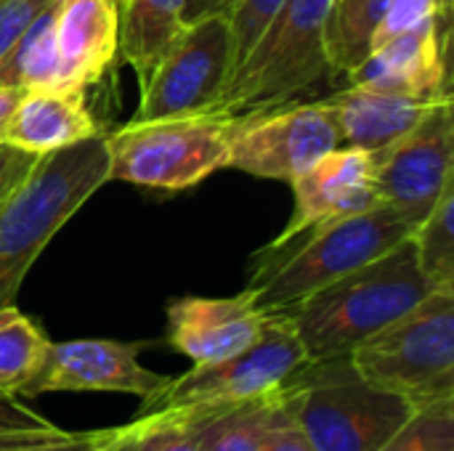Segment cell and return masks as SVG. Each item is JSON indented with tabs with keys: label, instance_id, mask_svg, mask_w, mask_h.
<instances>
[{
	"label": "cell",
	"instance_id": "ac0fdd59",
	"mask_svg": "<svg viewBox=\"0 0 454 451\" xmlns=\"http://www.w3.org/2000/svg\"><path fill=\"white\" fill-rule=\"evenodd\" d=\"M322 101L335 120L340 146H354L364 152H380L391 146L396 138L410 133L436 104L356 85H346L343 90Z\"/></svg>",
	"mask_w": 454,
	"mask_h": 451
},
{
	"label": "cell",
	"instance_id": "3957f363",
	"mask_svg": "<svg viewBox=\"0 0 454 451\" xmlns=\"http://www.w3.org/2000/svg\"><path fill=\"white\" fill-rule=\"evenodd\" d=\"M415 223L388 202H378L362 213L327 221L309 229L298 239L266 250L282 258H261L247 290L263 314L285 311L325 284L372 263L399 242L415 234Z\"/></svg>",
	"mask_w": 454,
	"mask_h": 451
},
{
	"label": "cell",
	"instance_id": "9a60e30c",
	"mask_svg": "<svg viewBox=\"0 0 454 451\" xmlns=\"http://www.w3.org/2000/svg\"><path fill=\"white\" fill-rule=\"evenodd\" d=\"M165 316L168 346L192 364H213L245 351L266 324V314L255 306L250 290L231 298H176L168 303Z\"/></svg>",
	"mask_w": 454,
	"mask_h": 451
},
{
	"label": "cell",
	"instance_id": "7c38bea8",
	"mask_svg": "<svg viewBox=\"0 0 454 451\" xmlns=\"http://www.w3.org/2000/svg\"><path fill=\"white\" fill-rule=\"evenodd\" d=\"M141 343L120 340H67L51 343L45 362L35 380L21 391L19 399H35L59 391H106L130 393L141 401L162 388L168 380L138 362Z\"/></svg>",
	"mask_w": 454,
	"mask_h": 451
},
{
	"label": "cell",
	"instance_id": "cb8c5ba5",
	"mask_svg": "<svg viewBox=\"0 0 454 451\" xmlns=\"http://www.w3.org/2000/svg\"><path fill=\"white\" fill-rule=\"evenodd\" d=\"M0 451H88V433H69L19 399H0Z\"/></svg>",
	"mask_w": 454,
	"mask_h": 451
},
{
	"label": "cell",
	"instance_id": "8992f818",
	"mask_svg": "<svg viewBox=\"0 0 454 451\" xmlns=\"http://www.w3.org/2000/svg\"><path fill=\"white\" fill-rule=\"evenodd\" d=\"M335 0H285L253 51L234 69L215 112L247 114L282 106L330 77L325 27Z\"/></svg>",
	"mask_w": 454,
	"mask_h": 451
},
{
	"label": "cell",
	"instance_id": "7a4b0ae2",
	"mask_svg": "<svg viewBox=\"0 0 454 451\" xmlns=\"http://www.w3.org/2000/svg\"><path fill=\"white\" fill-rule=\"evenodd\" d=\"M104 183H109L104 133L40 157L0 205V306L13 303L40 253Z\"/></svg>",
	"mask_w": 454,
	"mask_h": 451
},
{
	"label": "cell",
	"instance_id": "e0dca14e",
	"mask_svg": "<svg viewBox=\"0 0 454 451\" xmlns=\"http://www.w3.org/2000/svg\"><path fill=\"white\" fill-rule=\"evenodd\" d=\"M98 133L101 130L85 106L82 90L29 88L19 93L16 106L3 122L0 144L32 154H48Z\"/></svg>",
	"mask_w": 454,
	"mask_h": 451
},
{
	"label": "cell",
	"instance_id": "603a6c76",
	"mask_svg": "<svg viewBox=\"0 0 454 451\" xmlns=\"http://www.w3.org/2000/svg\"><path fill=\"white\" fill-rule=\"evenodd\" d=\"M51 340L13 303L0 306V399H19L40 372Z\"/></svg>",
	"mask_w": 454,
	"mask_h": 451
},
{
	"label": "cell",
	"instance_id": "9c48e42d",
	"mask_svg": "<svg viewBox=\"0 0 454 451\" xmlns=\"http://www.w3.org/2000/svg\"><path fill=\"white\" fill-rule=\"evenodd\" d=\"M303 343L287 314H266L263 332L245 351L213 362L194 364L178 377H168L160 391L141 401V412L178 407H215L255 399L279 388L295 369L306 364Z\"/></svg>",
	"mask_w": 454,
	"mask_h": 451
},
{
	"label": "cell",
	"instance_id": "d4e9b609",
	"mask_svg": "<svg viewBox=\"0 0 454 451\" xmlns=\"http://www.w3.org/2000/svg\"><path fill=\"white\" fill-rule=\"evenodd\" d=\"M454 178L444 186L434 210L418 223L412 239L423 276L434 290L454 287Z\"/></svg>",
	"mask_w": 454,
	"mask_h": 451
},
{
	"label": "cell",
	"instance_id": "f546056e",
	"mask_svg": "<svg viewBox=\"0 0 454 451\" xmlns=\"http://www.w3.org/2000/svg\"><path fill=\"white\" fill-rule=\"evenodd\" d=\"M450 8H452V0H391L386 13H383V21L372 37V48L388 43L391 37L423 24L431 16H439Z\"/></svg>",
	"mask_w": 454,
	"mask_h": 451
},
{
	"label": "cell",
	"instance_id": "4fadbf2b",
	"mask_svg": "<svg viewBox=\"0 0 454 451\" xmlns=\"http://www.w3.org/2000/svg\"><path fill=\"white\" fill-rule=\"evenodd\" d=\"M450 66V11L372 48L364 61L346 74L348 85L380 93L442 101L452 98L447 82Z\"/></svg>",
	"mask_w": 454,
	"mask_h": 451
},
{
	"label": "cell",
	"instance_id": "83f0119b",
	"mask_svg": "<svg viewBox=\"0 0 454 451\" xmlns=\"http://www.w3.org/2000/svg\"><path fill=\"white\" fill-rule=\"evenodd\" d=\"M285 0H229L226 16L234 32V51H237V66L242 58L253 51L258 37L266 32L269 21L279 11Z\"/></svg>",
	"mask_w": 454,
	"mask_h": 451
},
{
	"label": "cell",
	"instance_id": "2e32d148",
	"mask_svg": "<svg viewBox=\"0 0 454 451\" xmlns=\"http://www.w3.org/2000/svg\"><path fill=\"white\" fill-rule=\"evenodd\" d=\"M53 37L61 88L85 93L120 51V0H56Z\"/></svg>",
	"mask_w": 454,
	"mask_h": 451
},
{
	"label": "cell",
	"instance_id": "f1b7e54d",
	"mask_svg": "<svg viewBox=\"0 0 454 451\" xmlns=\"http://www.w3.org/2000/svg\"><path fill=\"white\" fill-rule=\"evenodd\" d=\"M261 451H314L306 431L301 428L298 415H295V399H293L287 380L279 385V396L271 409Z\"/></svg>",
	"mask_w": 454,
	"mask_h": 451
},
{
	"label": "cell",
	"instance_id": "30bf717a",
	"mask_svg": "<svg viewBox=\"0 0 454 451\" xmlns=\"http://www.w3.org/2000/svg\"><path fill=\"white\" fill-rule=\"evenodd\" d=\"M338 146V128L325 101H290L282 106L237 114L229 167L255 178L290 183L309 165Z\"/></svg>",
	"mask_w": 454,
	"mask_h": 451
},
{
	"label": "cell",
	"instance_id": "ffe728a7",
	"mask_svg": "<svg viewBox=\"0 0 454 451\" xmlns=\"http://www.w3.org/2000/svg\"><path fill=\"white\" fill-rule=\"evenodd\" d=\"M279 388L271 393L215 404V407H186L192 412V428L202 451H261L266 425L277 404Z\"/></svg>",
	"mask_w": 454,
	"mask_h": 451
},
{
	"label": "cell",
	"instance_id": "277c9868",
	"mask_svg": "<svg viewBox=\"0 0 454 451\" xmlns=\"http://www.w3.org/2000/svg\"><path fill=\"white\" fill-rule=\"evenodd\" d=\"M367 383L407 399L415 409L454 399V287L420 303L348 354Z\"/></svg>",
	"mask_w": 454,
	"mask_h": 451
},
{
	"label": "cell",
	"instance_id": "484cf974",
	"mask_svg": "<svg viewBox=\"0 0 454 451\" xmlns=\"http://www.w3.org/2000/svg\"><path fill=\"white\" fill-rule=\"evenodd\" d=\"M109 433L125 451H202L186 407L141 412L128 425L109 428Z\"/></svg>",
	"mask_w": 454,
	"mask_h": 451
},
{
	"label": "cell",
	"instance_id": "4316f807",
	"mask_svg": "<svg viewBox=\"0 0 454 451\" xmlns=\"http://www.w3.org/2000/svg\"><path fill=\"white\" fill-rule=\"evenodd\" d=\"M378 451H454V399L415 409Z\"/></svg>",
	"mask_w": 454,
	"mask_h": 451
},
{
	"label": "cell",
	"instance_id": "52a82bcc",
	"mask_svg": "<svg viewBox=\"0 0 454 451\" xmlns=\"http://www.w3.org/2000/svg\"><path fill=\"white\" fill-rule=\"evenodd\" d=\"M237 114H189L152 122H128L104 133L109 181L184 191L229 167Z\"/></svg>",
	"mask_w": 454,
	"mask_h": 451
},
{
	"label": "cell",
	"instance_id": "836d02e7",
	"mask_svg": "<svg viewBox=\"0 0 454 451\" xmlns=\"http://www.w3.org/2000/svg\"><path fill=\"white\" fill-rule=\"evenodd\" d=\"M88 451H125V449L112 439V433H109V428H106V431H93V433H88Z\"/></svg>",
	"mask_w": 454,
	"mask_h": 451
},
{
	"label": "cell",
	"instance_id": "5bb4252c",
	"mask_svg": "<svg viewBox=\"0 0 454 451\" xmlns=\"http://www.w3.org/2000/svg\"><path fill=\"white\" fill-rule=\"evenodd\" d=\"M295 207L290 223L269 250L282 247L314 226L362 213L380 202L375 191V152L338 146L290 181Z\"/></svg>",
	"mask_w": 454,
	"mask_h": 451
},
{
	"label": "cell",
	"instance_id": "44dd1931",
	"mask_svg": "<svg viewBox=\"0 0 454 451\" xmlns=\"http://www.w3.org/2000/svg\"><path fill=\"white\" fill-rule=\"evenodd\" d=\"M56 0L29 24L16 45L0 58V88H61L53 37Z\"/></svg>",
	"mask_w": 454,
	"mask_h": 451
},
{
	"label": "cell",
	"instance_id": "4dcf8cb0",
	"mask_svg": "<svg viewBox=\"0 0 454 451\" xmlns=\"http://www.w3.org/2000/svg\"><path fill=\"white\" fill-rule=\"evenodd\" d=\"M53 0H0V58Z\"/></svg>",
	"mask_w": 454,
	"mask_h": 451
},
{
	"label": "cell",
	"instance_id": "1f68e13d",
	"mask_svg": "<svg viewBox=\"0 0 454 451\" xmlns=\"http://www.w3.org/2000/svg\"><path fill=\"white\" fill-rule=\"evenodd\" d=\"M43 154L21 152L16 146L0 144V205L27 181Z\"/></svg>",
	"mask_w": 454,
	"mask_h": 451
},
{
	"label": "cell",
	"instance_id": "5b68a950",
	"mask_svg": "<svg viewBox=\"0 0 454 451\" xmlns=\"http://www.w3.org/2000/svg\"><path fill=\"white\" fill-rule=\"evenodd\" d=\"M287 385L314 451H378L415 412L407 399L359 377L348 356L306 362Z\"/></svg>",
	"mask_w": 454,
	"mask_h": 451
},
{
	"label": "cell",
	"instance_id": "d6a6232c",
	"mask_svg": "<svg viewBox=\"0 0 454 451\" xmlns=\"http://www.w3.org/2000/svg\"><path fill=\"white\" fill-rule=\"evenodd\" d=\"M229 0H186L184 5V24H192L200 16L215 13V11H226Z\"/></svg>",
	"mask_w": 454,
	"mask_h": 451
},
{
	"label": "cell",
	"instance_id": "ba28073f",
	"mask_svg": "<svg viewBox=\"0 0 454 451\" xmlns=\"http://www.w3.org/2000/svg\"><path fill=\"white\" fill-rule=\"evenodd\" d=\"M237 69L234 32L226 11L184 24L141 88L130 122L215 112Z\"/></svg>",
	"mask_w": 454,
	"mask_h": 451
},
{
	"label": "cell",
	"instance_id": "6da1fadb",
	"mask_svg": "<svg viewBox=\"0 0 454 451\" xmlns=\"http://www.w3.org/2000/svg\"><path fill=\"white\" fill-rule=\"evenodd\" d=\"M431 290L418 263L415 239L407 237L372 263L325 284L282 314L293 319L306 359L327 362L348 356Z\"/></svg>",
	"mask_w": 454,
	"mask_h": 451
},
{
	"label": "cell",
	"instance_id": "e575fe53",
	"mask_svg": "<svg viewBox=\"0 0 454 451\" xmlns=\"http://www.w3.org/2000/svg\"><path fill=\"white\" fill-rule=\"evenodd\" d=\"M19 93H21L19 88H0V128H3V122L8 120L11 109L16 106Z\"/></svg>",
	"mask_w": 454,
	"mask_h": 451
},
{
	"label": "cell",
	"instance_id": "7402d4cb",
	"mask_svg": "<svg viewBox=\"0 0 454 451\" xmlns=\"http://www.w3.org/2000/svg\"><path fill=\"white\" fill-rule=\"evenodd\" d=\"M391 0H335L325 27L330 74H348L372 48V37Z\"/></svg>",
	"mask_w": 454,
	"mask_h": 451
},
{
	"label": "cell",
	"instance_id": "d6986e66",
	"mask_svg": "<svg viewBox=\"0 0 454 451\" xmlns=\"http://www.w3.org/2000/svg\"><path fill=\"white\" fill-rule=\"evenodd\" d=\"M186 0H120V56L144 88L184 27Z\"/></svg>",
	"mask_w": 454,
	"mask_h": 451
},
{
	"label": "cell",
	"instance_id": "8fae6325",
	"mask_svg": "<svg viewBox=\"0 0 454 451\" xmlns=\"http://www.w3.org/2000/svg\"><path fill=\"white\" fill-rule=\"evenodd\" d=\"M452 178V98L436 101L410 133L375 152V191L380 202L402 210L415 226L434 210Z\"/></svg>",
	"mask_w": 454,
	"mask_h": 451
}]
</instances>
